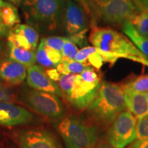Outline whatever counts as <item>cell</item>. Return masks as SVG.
<instances>
[{
    "instance_id": "6da1fadb",
    "label": "cell",
    "mask_w": 148,
    "mask_h": 148,
    "mask_svg": "<svg viewBox=\"0 0 148 148\" xmlns=\"http://www.w3.org/2000/svg\"><path fill=\"white\" fill-rule=\"evenodd\" d=\"M88 40L92 46L98 49L106 62L114 64L118 59L125 58L148 66L147 57L128 38L112 27H92Z\"/></svg>"
},
{
    "instance_id": "7a4b0ae2",
    "label": "cell",
    "mask_w": 148,
    "mask_h": 148,
    "mask_svg": "<svg viewBox=\"0 0 148 148\" xmlns=\"http://www.w3.org/2000/svg\"><path fill=\"white\" fill-rule=\"evenodd\" d=\"M67 0H22L21 11L25 21L38 32L52 33L62 28Z\"/></svg>"
},
{
    "instance_id": "3957f363",
    "label": "cell",
    "mask_w": 148,
    "mask_h": 148,
    "mask_svg": "<svg viewBox=\"0 0 148 148\" xmlns=\"http://www.w3.org/2000/svg\"><path fill=\"white\" fill-rule=\"evenodd\" d=\"M126 108L123 85L104 82L87 108V112L97 124L107 127Z\"/></svg>"
},
{
    "instance_id": "277c9868",
    "label": "cell",
    "mask_w": 148,
    "mask_h": 148,
    "mask_svg": "<svg viewBox=\"0 0 148 148\" xmlns=\"http://www.w3.org/2000/svg\"><path fill=\"white\" fill-rule=\"evenodd\" d=\"M65 148H95L99 141V130L76 116H69L54 123Z\"/></svg>"
},
{
    "instance_id": "5b68a950",
    "label": "cell",
    "mask_w": 148,
    "mask_h": 148,
    "mask_svg": "<svg viewBox=\"0 0 148 148\" xmlns=\"http://www.w3.org/2000/svg\"><path fill=\"white\" fill-rule=\"evenodd\" d=\"M101 83L88 82L83 79L79 74L71 73L61 75L57 82L62 97L77 110L88 108L95 99Z\"/></svg>"
},
{
    "instance_id": "8992f818",
    "label": "cell",
    "mask_w": 148,
    "mask_h": 148,
    "mask_svg": "<svg viewBox=\"0 0 148 148\" xmlns=\"http://www.w3.org/2000/svg\"><path fill=\"white\" fill-rule=\"evenodd\" d=\"M20 98L27 107L49 119L59 120L64 117V105L55 94L31 88L23 90Z\"/></svg>"
},
{
    "instance_id": "52a82bcc",
    "label": "cell",
    "mask_w": 148,
    "mask_h": 148,
    "mask_svg": "<svg viewBox=\"0 0 148 148\" xmlns=\"http://www.w3.org/2000/svg\"><path fill=\"white\" fill-rule=\"evenodd\" d=\"M136 118L128 110L123 111L109 127L107 140L114 148H125L136 138Z\"/></svg>"
},
{
    "instance_id": "ba28073f",
    "label": "cell",
    "mask_w": 148,
    "mask_h": 148,
    "mask_svg": "<svg viewBox=\"0 0 148 148\" xmlns=\"http://www.w3.org/2000/svg\"><path fill=\"white\" fill-rule=\"evenodd\" d=\"M95 3L103 21L113 25H123L138 12L132 0H101Z\"/></svg>"
},
{
    "instance_id": "9c48e42d",
    "label": "cell",
    "mask_w": 148,
    "mask_h": 148,
    "mask_svg": "<svg viewBox=\"0 0 148 148\" xmlns=\"http://www.w3.org/2000/svg\"><path fill=\"white\" fill-rule=\"evenodd\" d=\"M12 137L20 148H62L56 136L44 128L19 130Z\"/></svg>"
},
{
    "instance_id": "30bf717a",
    "label": "cell",
    "mask_w": 148,
    "mask_h": 148,
    "mask_svg": "<svg viewBox=\"0 0 148 148\" xmlns=\"http://www.w3.org/2000/svg\"><path fill=\"white\" fill-rule=\"evenodd\" d=\"M87 10L80 3L67 0L64 8L62 29L68 36L75 34L88 29Z\"/></svg>"
},
{
    "instance_id": "8fae6325",
    "label": "cell",
    "mask_w": 148,
    "mask_h": 148,
    "mask_svg": "<svg viewBox=\"0 0 148 148\" xmlns=\"http://www.w3.org/2000/svg\"><path fill=\"white\" fill-rule=\"evenodd\" d=\"M34 119L31 112L10 101L0 102V125L11 127L26 125Z\"/></svg>"
},
{
    "instance_id": "7c38bea8",
    "label": "cell",
    "mask_w": 148,
    "mask_h": 148,
    "mask_svg": "<svg viewBox=\"0 0 148 148\" xmlns=\"http://www.w3.org/2000/svg\"><path fill=\"white\" fill-rule=\"evenodd\" d=\"M38 39V32L28 24H18L10 29L7 36L8 41L16 47L32 51L37 49Z\"/></svg>"
},
{
    "instance_id": "4fadbf2b",
    "label": "cell",
    "mask_w": 148,
    "mask_h": 148,
    "mask_svg": "<svg viewBox=\"0 0 148 148\" xmlns=\"http://www.w3.org/2000/svg\"><path fill=\"white\" fill-rule=\"evenodd\" d=\"M27 84L33 89L40 90L62 97L57 82L48 76L47 72L41 66L34 64L27 68Z\"/></svg>"
},
{
    "instance_id": "5bb4252c",
    "label": "cell",
    "mask_w": 148,
    "mask_h": 148,
    "mask_svg": "<svg viewBox=\"0 0 148 148\" xmlns=\"http://www.w3.org/2000/svg\"><path fill=\"white\" fill-rule=\"evenodd\" d=\"M27 74V66L16 61L6 58L0 63V80L8 84H20L26 78Z\"/></svg>"
},
{
    "instance_id": "9a60e30c",
    "label": "cell",
    "mask_w": 148,
    "mask_h": 148,
    "mask_svg": "<svg viewBox=\"0 0 148 148\" xmlns=\"http://www.w3.org/2000/svg\"><path fill=\"white\" fill-rule=\"evenodd\" d=\"M124 92L125 104L128 111L137 119L147 115L148 99L145 93L135 92L125 87Z\"/></svg>"
},
{
    "instance_id": "2e32d148",
    "label": "cell",
    "mask_w": 148,
    "mask_h": 148,
    "mask_svg": "<svg viewBox=\"0 0 148 148\" xmlns=\"http://www.w3.org/2000/svg\"><path fill=\"white\" fill-rule=\"evenodd\" d=\"M7 58L23 64L27 68L34 65L36 61L35 51L18 47L9 41H7Z\"/></svg>"
},
{
    "instance_id": "e0dca14e",
    "label": "cell",
    "mask_w": 148,
    "mask_h": 148,
    "mask_svg": "<svg viewBox=\"0 0 148 148\" xmlns=\"http://www.w3.org/2000/svg\"><path fill=\"white\" fill-rule=\"evenodd\" d=\"M122 30L138 50L148 58V36L139 34L130 21L122 25Z\"/></svg>"
},
{
    "instance_id": "ac0fdd59",
    "label": "cell",
    "mask_w": 148,
    "mask_h": 148,
    "mask_svg": "<svg viewBox=\"0 0 148 148\" xmlns=\"http://www.w3.org/2000/svg\"><path fill=\"white\" fill-rule=\"evenodd\" d=\"M2 23L12 29L21 22L17 8L15 5L10 3L8 6L1 8Z\"/></svg>"
},
{
    "instance_id": "d6986e66",
    "label": "cell",
    "mask_w": 148,
    "mask_h": 148,
    "mask_svg": "<svg viewBox=\"0 0 148 148\" xmlns=\"http://www.w3.org/2000/svg\"><path fill=\"white\" fill-rule=\"evenodd\" d=\"M87 66L88 64L73 60L61 62L56 66V69L61 75H68L71 73L78 75L82 73Z\"/></svg>"
},
{
    "instance_id": "ffe728a7",
    "label": "cell",
    "mask_w": 148,
    "mask_h": 148,
    "mask_svg": "<svg viewBox=\"0 0 148 148\" xmlns=\"http://www.w3.org/2000/svg\"><path fill=\"white\" fill-rule=\"evenodd\" d=\"M130 22L139 34L148 36V12H138Z\"/></svg>"
},
{
    "instance_id": "44dd1931",
    "label": "cell",
    "mask_w": 148,
    "mask_h": 148,
    "mask_svg": "<svg viewBox=\"0 0 148 148\" xmlns=\"http://www.w3.org/2000/svg\"><path fill=\"white\" fill-rule=\"evenodd\" d=\"M123 86L135 92L145 93L148 91V75H140L137 76L125 84Z\"/></svg>"
},
{
    "instance_id": "7402d4cb",
    "label": "cell",
    "mask_w": 148,
    "mask_h": 148,
    "mask_svg": "<svg viewBox=\"0 0 148 148\" xmlns=\"http://www.w3.org/2000/svg\"><path fill=\"white\" fill-rule=\"evenodd\" d=\"M68 40H69L68 36H50L41 39V41L45 46L52 48L60 53H62L63 46Z\"/></svg>"
},
{
    "instance_id": "603a6c76",
    "label": "cell",
    "mask_w": 148,
    "mask_h": 148,
    "mask_svg": "<svg viewBox=\"0 0 148 148\" xmlns=\"http://www.w3.org/2000/svg\"><path fill=\"white\" fill-rule=\"evenodd\" d=\"M69 37V36H68ZM79 49L77 46L69 40L65 42L62 50V62L73 60Z\"/></svg>"
},
{
    "instance_id": "cb8c5ba5",
    "label": "cell",
    "mask_w": 148,
    "mask_h": 148,
    "mask_svg": "<svg viewBox=\"0 0 148 148\" xmlns=\"http://www.w3.org/2000/svg\"><path fill=\"white\" fill-rule=\"evenodd\" d=\"M137 140L148 139V114L138 119L136 123Z\"/></svg>"
},
{
    "instance_id": "d4e9b609",
    "label": "cell",
    "mask_w": 148,
    "mask_h": 148,
    "mask_svg": "<svg viewBox=\"0 0 148 148\" xmlns=\"http://www.w3.org/2000/svg\"><path fill=\"white\" fill-rule=\"evenodd\" d=\"M106 62L103 57L100 54L98 49L95 47V50L89 55L86 60V64L89 63L96 69H99L102 66L103 62Z\"/></svg>"
},
{
    "instance_id": "484cf974",
    "label": "cell",
    "mask_w": 148,
    "mask_h": 148,
    "mask_svg": "<svg viewBox=\"0 0 148 148\" xmlns=\"http://www.w3.org/2000/svg\"><path fill=\"white\" fill-rule=\"evenodd\" d=\"M95 50V47L94 46H87V47H84L82 49H79L78 52L77 53L74 60L77 62H82V63L86 64V60H87L88 57L90 54Z\"/></svg>"
},
{
    "instance_id": "4316f807",
    "label": "cell",
    "mask_w": 148,
    "mask_h": 148,
    "mask_svg": "<svg viewBox=\"0 0 148 148\" xmlns=\"http://www.w3.org/2000/svg\"><path fill=\"white\" fill-rule=\"evenodd\" d=\"M88 29L83 30L82 32L77 33V34L71 35V36H68L69 38V40L75 44L77 46H83L85 44H86V32H87Z\"/></svg>"
},
{
    "instance_id": "83f0119b",
    "label": "cell",
    "mask_w": 148,
    "mask_h": 148,
    "mask_svg": "<svg viewBox=\"0 0 148 148\" xmlns=\"http://www.w3.org/2000/svg\"><path fill=\"white\" fill-rule=\"evenodd\" d=\"M13 99V94L0 80V102L10 101Z\"/></svg>"
},
{
    "instance_id": "f1b7e54d",
    "label": "cell",
    "mask_w": 148,
    "mask_h": 148,
    "mask_svg": "<svg viewBox=\"0 0 148 148\" xmlns=\"http://www.w3.org/2000/svg\"><path fill=\"white\" fill-rule=\"evenodd\" d=\"M138 12H148V0H132Z\"/></svg>"
},
{
    "instance_id": "f546056e",
    "label": "cell",
    "mask_w": 148,
    "mask_h": 148,
    "mask_svg": "<svg viewBox=\"0 0 148 148\" xmlns=\"http://www.w3.org/2000/svg\"><path fill=\"white\" fill-rule=\"evenodd\" d=\"M48 76L54 81V82H57L58 81V79H60V77L61 74L57 71V69L56 68H52V69H49L46 70Z\"/></svg>"
},
{
    "instance_id": "4dcf8cb0",
    "label": "cell",
    "mask_w": 148,
    "mask_h": 148,
    "mask_svg": "<svg viewBox=\"0 0 148 148\" xmlns=\"http://www.w3.org/2000/svg\"><path fill=\"white\" fill-rule=\"evenodd\" d=\"M130 148H148V139L136 140L133 142Z\"/></svg>"
},
{
    "instance_id": "1f68e13d",
    "label": "cell",
    "mask_w": 148,
    "mask_h": 148,
    "mask_svg": "<svg viewBox=\"0 0 148 148\" xmlns=\"http://www.w3.org/2000/svg\"><path fill=\"white\" fill-rule=\"evenodd\" d=\"M5 53H7V43H5L4 40L0 39V63L5 60Z\"/></svg>"
},
{
    "instance_id": "d6a6232c",
    "label": "cell",
    "mask_w": 148,
    "mask_h": 148,
    "mask_svg": "<svg viewBox=\"0 0 148 148\" xmlns=\"http://www.w3.org/2000/svg\"><path fill=\"white\" fill-rule=\"evenodd\" d=\"M11 28L4 25L3 23H0V39L4 37H7L10 32Z\"/></svg>"
},
{
    "instance_id": "836d02e7",
    "label": "cell",
    "mask_w": 148,
    "mask_h": 148,
    "mask_svg": "<svg viewBox=\"0 0 148 148\" xmlns=\"http://www.w3.org/2000/svg\"><path fill=\"white\" fill-rule=\"evenodd\" d=\"M73 1H77V2H78L79 3H80V4L82 5L86 10H87L88 12H90V8L89 7V3L88 2L87 0H73Z\"/></svg>"
},
{
    "instance_id": "e575fe53",
    "label": "cell",
    "mask_w": 148,
    "mask_h": 148,
    "mask_svg": "<svg viewBox=\"0 0 148 148\" xmlns=\"http://www.w3.org/2000/svg\"><path fill=\"white\" fill-rule=\"evenodd\" d=\"M95 148H114V147H112V146H111L110 145H109V144L103 143H100L99 144V145H97V147Z\"/></svg>"
},
{
    "instance_id": "d590c367",
    "label": "cell",
    "mask_w": 148,
    "mask_h": 148,
    "mask_svg": "<svg viewBox=\"0 0 148 148\" xmlns=\"http://www.w3.org/2000/svg\"><path fill=\"white\" fill-rule=\"evenodd\" d=\"M9 3H12L14 5H21L22 0H7Z\"/></svg>"
},
{
    "instance_id": "8d00e7d4",
    "label": "cell",
    "mask_w": 148,
    "mask_h": 148,
    "mask_svg": "<svg viewBox=\"0 0 148 148\" xmlns=\"http://www.w3.org/2000/svg\"><path fill=\"white\" fill-rule=\"evenodd\" d=\"M10 3H9L8 1H3V0H0V8H3L5 7H7L10 4Z\"/></svg>"
},
{
    "instance_id": "74e56055",
    "label": "cell",
    "mask_w": 148,
    "mask_h": 148,
    "mask_svg": "<svg viewBox=\"0 0 148 148\" xmlns=\"http://www.w3.org/2000/svg\"><path fill=\"white\" fill-rule=\"evenodd\" d=\"M0 23H2V19H1V8H0Z\"/></svg>"
},
{
    "instance_id": "f35d334b",
    "label": "cell",
    "mask_w": 148,
    "mask_h": 148,
    "mask_svg": "<svg viewBox=\"0 0 148 148\" xmlns=\"http://www.w3.org/2000/svg\"><path fill=\"white\" fill-rule=\"evenodd\" d=\"M145 96H146V97H147V99H148V91L145 92Z\"/></svg>"
},
{
    "instance_id": "ab89813d",
    "label": "cell",
    "mask_w": 148,
    "mask_h": 148,
    "mask_svg": "<svg viewBox=\"0 0 148 148\" xmlns=\"http://www.w3.org/2000/svg\"><path fill=\"white\" fill-rule=\"evenodd\" d=\"M92 1H94V3H95V2H97V1H101V0H92Z\"/></svg>"
}]
</instances>
